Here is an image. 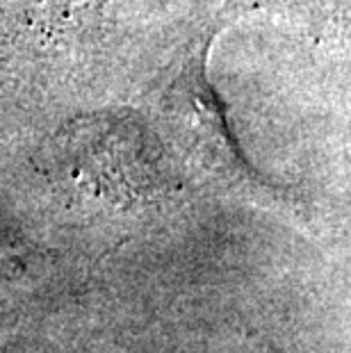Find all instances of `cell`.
<instances>
[{"mask_svg":"<svg viewBox=\"0 0 351 353\" xmlns=\"http://www.w3.org/2000/svg\"><path fill=\"white\" fill-rule=\"evenodd\" d=\"M64 157L73 162L82 176L114 183L123 176V183H135L155 169L153 141L139 123L117 117L87 119L66 130Z\"/></svg>","mask_w":351,"mask_h":353,"instance_id":"obj_1","label":"cell"}]
</instances>
